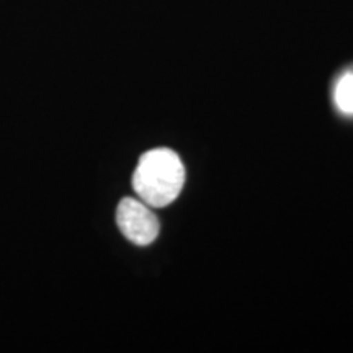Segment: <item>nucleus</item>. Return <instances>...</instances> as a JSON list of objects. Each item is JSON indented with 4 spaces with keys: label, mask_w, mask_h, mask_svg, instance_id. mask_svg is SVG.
Here are the masks:
<instances>
[{
    "label": "nucleus",
    "mask_w": 353,
    "mask_h": 353,
    "mask_svg": "<svg viewBox=\"0 0 353 353\" xmlns=\"http://www.w3.org/2000/svg\"><path fill=\"white\" fill-rule=\"evenodd\" d=\"M185 183V167L167 148L143 154L132 174V188L141 201L152 208H164L176 200Z\"/></svg>",
    "instance_id": "obj_1"
},
{
    "label": "nucleus",
    "mask_w": 353,
    "mask_h": 353,
    "mask_svg": "<svg viewBox=\"0 0 353 353\" xmlns=\"http://www.w3.org/2000/svg\"><path fill=\"white\" fill-rule=\"evenodd\" d=\"M117 224L123 236L136 245H149L156 241L161 229L151 206L134 198H123L118 203Z\"/></svg>",
    "instance_id": "obj_2"
},
{
    "label": "nucleus",
    "mask_w": 353,
    "mask_h": 353,
    "mask_svg": "<svg viewBox=\"0 0 353 353\" xmlns=\"http://www.w3.org/2000/svg\"><path fill=\"white\" fill-rule=\"evenodd\" d=\"M334 101L343 114H353V70L342 74L335 83Z\"/></svg>",
    "instance_id": "obj_3"
}]
</instances>
